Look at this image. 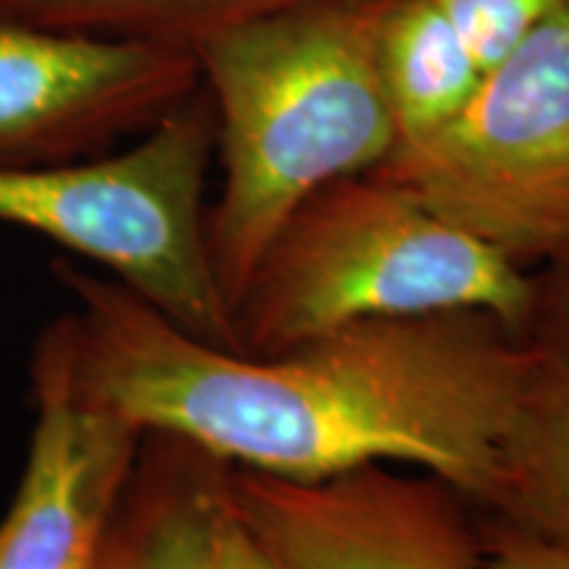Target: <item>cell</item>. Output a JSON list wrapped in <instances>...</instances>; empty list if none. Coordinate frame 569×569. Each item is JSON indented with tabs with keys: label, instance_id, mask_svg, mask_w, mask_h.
Instances as JSON below:
<instances>
[{
	"label": "cell",
	"instance_id": "cell-1",
	"mask_svg": "<svg viewBox=\"0 0 569 569\" xmlns=\"http://www.w3.org/2000/svg\"><path fill=\"white\" fill-rule=\"evenodd\" d=\"M53 277L77 398L227 467L317 480L411 467L488 501L532 369L528 332L480 311L365 319L274 356L203 343L111 274Z\"/></svg>",
	"mask_w": 569,
	"mask_h": 569
},
{
	"label": "cell",
	"instance_id": "cell-2",
	"mask_svg": "<svg viewBox=\"0 0 569 569\" xmlns=\"http://www.w3.org/2000/svg\"><path fill=\"white\" fill-rule=\"evenodd\" d=\"M393 0H303L203 38L224 184L206 246L234 311L261 256L306 198L367 174L398 142L380 69Z\"/></svg>",
	"mask_w": 569,
	"mask_h": 569
},
{
	"label": "cell",
	"instance_id": "cell-3",
	"mask_svg": "<svg viewBox=\"0 0 569 569\" xmlns=\"http://www.w3.org/2000/svg\"><path fill=\"white\" fill-rule=\"evenodd\" d=\"M540 282L375 174L290 213L234 303L238 353L274 356L365 319L480 311L528 332Z\"/></svg>",
	"mask_w": 569,
	"mask_h": 569
},
{
	"label": "cell",
	"instance_id": "cell-4",
	"mask_svg": "<svg viewBox=\"0 0 569 569\" xmlns=\"http://www.w3.org/2000/svg\"><path fill=\"white\" fill-rule=\"evenodd\" d=\"M213 146V103L193 92L124 153L0 169V222L103 267L184 332L238 353L232 309L206 246Z\"/></svg>",
	"mask_w": 569,
	"mask_h": 569
},
{
	"label": "cell",
	"instance_id": "cell-5",
	"mask_svg": "<svg viewBox=\"0 0 569 569\" xmlns=\"http://www.w3.org/2000/svg\"><path fill=\"white\" fill-rule=\"evenodd\" d=\"M519 269L569 272V0L482 74L457 117L372 172Z\"/></svg>",
	"mask_w": 569,
	"mask_h": 569
},
{
	"label": "cell",
	"instance_id": "cell-6",
	"mask_svg": "<svg viewBox=\"0 0 569 569\" xmlns=\"http://www.w3.org/2000/svg\"><path fill=\"white\" fill-rule=\"evenodd\" d=\"M403 469L290 480L219 465V493L274 569H482L467 498Z\"/></svg>",
	"mask_w": 569,
	"mask_h": 569
},
{
	"label": "cell",
	"instance_id": "cell-7",
	"mask_svg": "<svg viewBox=\"0 0 569 569\" xmlns=\"http://www.w3.org/2000/svg\"><path fill=\"white\" fill-rule=\"evenodd\" d=\"M193 48L0 21V169L98 159L196 92Z\"/></svg>",
	"mask_w": 569,
	"mask_h": 569
},
{
	"label": "cell",
	"instance_id": "cell-8",
	"mask_svg": "<svg viewBox=\"0 0 569 569\" xmlns=\"http://www.w3.org/2000/svg\"><path fill=\"white\" fill-rule=\"evenodd\" d=\"M30 365L34 430L0 522V569H92L146 436L77 398L59 317Z\"/></svg>",
	"mask_w": 569,
	"mask_h": 569
},
{
	"label": "cell",
	"instance_id": "cell-9",
	"mask_svg": "<svg viewBox=\"0 0 569 569\" xmlns=\"http://www.w3.org/2000/svg\"><path fill=\"white\" fill-rule=\"evenodd\" d=\"M532 369L482 507L498 525L569 543V272L540 282L528 327Z\"/></svg>",
	"mask_w": 569,
	"mask_h": 569
},
{
	"label": "cell",
	"instance_id": "cell-10",
	"mask_svg": "<svg viewBox=\"0 0 569 569\" xmlns=\"http://www.w3.org/2000/svg\"><path fill=\"white\" fill-rule=\"evenodd\" d=\"M219 461L148 432L92 569H219Z\"/></svg>",
	"mask_w": 569,
	"mask_h": 569
},
{
	"label": "cell",
	"instance_id": "cell-11",
	"mask_svg": "<svg viewBox=\"0 0 569 569\" xmlns=\"http://www.w3.org/2000/svg\"><path fill=\"white\" fill-rule=\"evenodd\" d=\"M380 69L398 142L422 138L457 117L482 80L465 42L432 0H393L388 6L380 30Z\"/></svg>",
	"mask_w": 569,
	"mask_h": 569
},
{
	"label": "cell",
	"instance_id": "cell-12",
	"mask_svg": "<svg viewBox=\"0 0 569 569\" xmlns=\"http://www.w3.org/2000/svg\"><path fill=\"white\" fill-rule=\"evenodd\" d=\"M296 3L303 0H0V21L196 48L213 32Z\"/></svg>",
	"mask_w": 569,
	"mask_h": 569
},
{
	"label": "cell",
	"instance_id": "cell-13",
	"mask_svg": "<svg viewBox=\"0 0 569 569\" xmlns=\"http://www.w3.org/2000/svg\"><path fill=\"white\" fill-rule=\"evenodd\" d=\"M432 3L451 21L480 74H488L498 63L507 61L540 21L551 17L567 0H432Z\"/></svg>",
	"mask_w": 569,
	"mask_h": 569
},
{
	"label": "cell",
	"instance_id": "cell-14",
	"mask_svg": "<svg viewBox=\"0 0 569 569\" xmlns=\"http://www.w3.org/2000/svg\"><path fill=\"white\" fill-rule=\"evenodd\" d=\"M482 569H569V543H557L498 525L486 543Z\"/></svg>",
	"mask_w": 569,
	"mask_h": 569
},
{
	"label": "cell",
	"instance_id": "cell-15",
	"mask_svg": "<svg viewBox=\"0 0 569 569\" xmlns=\"http://www.w3.org/2000/svg\"><path fill=\"white\" fill-rule=\"evenodd\" d=\"M219 569H274L259 543L251 538L240 519L227 509L219 493V528H217Z\"/></svg>",
	"mask_w": 569,
	"mask_h": 569
}]
</instances>
